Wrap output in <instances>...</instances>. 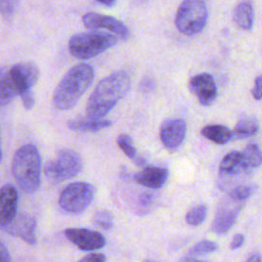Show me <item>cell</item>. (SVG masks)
Masks as SVG:
<instances>
[{
  "label": "cell",
  "instance_id": "1",
  "mask_svg": "<svg viewBox=\"0 0 262 262\" xmlns=\"http://www.w3.org/2000/svg\"><path fill=\"white\" fill-rule=\"evenodd\" d=\"M131 81L124 71L115 72L103 78L88 98L86 114L91 119H102L129 91Z\"/></svg>",
  "mask_w": 262,
  "mask_h": 262
},
{
  "label": "cell",
  "instance_id": "2",
  "mask_svg": "<svg viewBox=\"0 0 262 262\" xmlns=\"http://www.w3.org/2000/svg\"><path fill=\"white\" fill-rule=\"evenodd\" d=\"M94 79V70L88 63H79L71 68L62 77L53 93V105L67 111L76 105L90 87Z\"/></svg>",
  "mask_w": 262,
  "mask_h": 262
},
{
  "label": "cell",
  "instance_id": "3",
  "mask_svg": "<svg viewBox=\"0 0 262 262\" xmlns=\"http://www.w3.org/2000/svg\"><path fill=\"white\" fill-rule=\"evenodd\" d=\"M11 171L23 191L28 193L37 191L41 179V158L37 147L33 144L19 147L13 156Z\"/></svg>",
  "mask_w": 262,
  "mask_h": 262
},
{
  "label": "cell",
  "instance_id": "4",
  "mask_svg": "<svg viewBox=\"0 0 262 262\" xmlns=\"http://www.w3.org/2000/svg\"><path fill=\"white\" fill-rule=\"evenodd\" d=\"M118 42L117 37L100 32L79 33L69 41L70 53L79 59H88L99 55Z\"/></svg>",
  "mask_w": 262,
  "mask_h": 262
},
{
  "label": "cell",
  "instance_id": "5",
  "mask_svg": "<svg viewBox=\"0 0 262 262\" xmlns=\"http://www.w3.org/2000/svg\"><path fill=\"white\" fill-rule=\"evenodd\" d=\"M83 168L81 156L73 149L62 148L54 159L46 163L44 175L51 183H60L76 177Z\"/></svg>",
  "mask_w": 262,
  "mask_h": 262
},
{
  "label": "cell",
  "instance_id": "6",
  "mask_svg": "<svg viewBox=\"0 0 262 262\" xmlns=\"http://www.w3.org/2000/svg\"><path fill=\"white\" fill-rule=\"evenodd\" d=\"M208 9L204 0H183L176 12L175 25L182 34L192 36L206 26Z\"/></svg>",
  "mask_w": 262,
  "mask_h": 262
},
{
  "label": "cell",
  "instance_id": "7",
  "mask_svg": "<svg viewBox=\"0 0 262 262\" xmlns=\"http://www.w3.org/2000/svg\"><path fill=\"white\" fill-rule=\"evenodd\" d=\"M9 74L24 106L27 110H31L35 103L34 95L31 89L39 79V68L32 61L18 62L9 69Z\"/></svg>",
  "mask_w": 262,
  "mask_h": 262
},
{
  "label": "cell",
  "instance_id": "8",
  "mask_svg": "<svg viewBox=\"0 0 262 262\" xmlns=\"http://www.w3.org/2000/svg\"><path fill=\"white\" fill-rule=\"evenodd\" d=\"M95 188L87 182H74L69 184L59 194V206L67 212L79 214L85 211L92 203Z\"/></svg>",
  "mask_w": 262,
  "mask_h": 262
},
{
  "label": "cell",
  "instance_id": "9",
  "mask_svg": "<svg viewBox=\"0 0 262 262\" xmlns=\"http://www.w3.org/2000/svg\"><path fill=\"white\" fill-rule=\"evenodd\" d=\"M36 228L37 222L35 217L27 213L16 214L15 217L6 225L0 227V230L17 236L29 245L36 244Z\"/></svg>",
  "mask_w": 262,
  "mask_h": 262
},
{
  "label": "cell",
  "instance_id": "10",
  "mask_svg": "<svg viewBox=\"0 0 262 262\" xmlns=\"http://www.w3.org/2000/svg\"><path fill=\"white\" fill-rule=\"evenodd\" d=\"M82 20L85 27L90 30H106L116 34L122 39H127L129 37L128 28L121 20L113 16L97 12H88L83 15Z\"/></svg>",
  "mask_w": 262,
  "mask_h": 262
},
{
  "label": "cell",
  "instance_id": "11",
  "mask_svg": "<svg viewBox=\"0 0 262 262\" xmlns=\"http://www.w3.org/2000/svg\"><path fill=\"white\" fill-rule=\"evenodd\" d=\"M64 235L82 251H94L105 246V238L101 233L87 228H68Z\"/></svg>",
  "mask_w": 262,
  "mask_h": 262
},
{
  "label": "cell",
  "instance_id": "12",
  "mask_svg": "<svg viewBox=\"0 0 262 262\" xmlns=\"http://www.w3.org/2000/svg\"><path fill=\"white\" fill-rule=\"evenodd\" d=\"M186 123L182 119H168L160 128V138L164 146L169 150L178 148L185 139Z\"/></svg>",
  "mask_w": 262,
  "mask_h": 262
},
{
  "label": "cell",
  "instance_id": "13",
  "mask_svg": "<svg viewBox=\"0 0 262 262\" xmlns=\"http://www.w3.org/2000/svg\"><path fill=\"white\" fill-rule=\"evenodd\" d=\"M229 200L230 201L221 204L213 220L212 230L217 234L226 233L235 223L236 218L242 211V202L234 201L230 198Z\"/></svg>",
  "mask_w": 262,
  "mask_h": 262
},
{
  "label": "cell",
  "instance_id": "14",
  "mask_svg": "<svg viewBox=\"0 0 262 262\" xmlns=\"http://www.w3.org/2000/svg\"><path fill=\"white\" fill-rule=\"evenodd\" d=\"M189 89L204 106L211 105L217 98L216 83L210 74L203 73L193 76L189 81Z\"/></svg>",
  "mask_w": 262,
  "mask_h": 262
},
{
  "label": "cell",
  "instance_id": "15",
  "mask_svg": "<svg viewBox=\"0 0 262 262\" xmlns=\"http://www.w3.org/2000/svg\"><path fill=\"white\" fill-rule=\"evenodd\" d=\"M18 193L11 184L0 188V227L9 223L17 214Z\"/></svg>",
  "mask_w": 262,
  "mask_h": 262
},
{
  "label": "cell",
  "instance_id": "16",
  "mask_svg": "<svg viewBox=\"0 0 262 262\" xmlns=\"http://www.w3.org/2000/svg\"><path fill=\"white\" fill-rule=\"evenodd\" d=\"M168 179V170L164 167L148 166L134 175V180L146 187L158 189L161 188Z\"/></svg>",
  "mask_w": 262,
  "mask_h": 262
},
{
  "label": "cell",
  "instance_id": "17",
  "mask_svg": "<svg viewBox=\"0 0 262 262\" xmlns=\"http://www.w3.org/2000/svg\"><path fill=\"white\" fill-rule=\"evenodd\" d=\"M248 171L246 168L244 162L242 152L239 151H230L227 154L219 165V172L221 175H224L225 177L231 176V175H239Z\"/></svg>",
  "mask_w": 262,
  "mask_h": 262
},
{
  "label": "cell",
  "instance_id": "18",
  "mask_svg": "<svg viewBox=\"0 0 262 262\" xmlns=\"http://www.w3.org/2000/svg\"><path fill=\"white\" fill-rule=\"evenodd\" d=\"M233 21L235 25L245 31L252 29L254 23V9L249 1L238 3L233 12Z\"/></svg>",
  "mask_w": 262,
  "mask_h": 262
},
{
  "label": "cell",
  "instance_id": "19",
  "mask_svg": "<svg viewBox=\"0 0 262 262\" xmlns=\"http://www.w3.org/2000/svg\"><path fill=\"white\" fill-rule=\"evenodd\" d=\"M112 125V122L104 119H80L70 121L68 123L69 129L76 132H96L105 129Z\"/></svg>",
  "mask_w": 262,
  "mask_h": 262
},
{
  "label": "cell",
  "instance_id": "20",
  "mask_svg": "<svg viewBox=\"0 0 262 262\" xmlns=\"http://www.w3.org/2000/svg\"><path fill=\"white\" fill-rule=\"evenodd\" d=\"M17 95V90L10 77L9 69H0V107L11 102Z\"/></svg>",
  "mask_w": 262,
  "mask_h": 262
},
{
  "label": "cell",
  "instance_id": "21",
  "mask_svg": "<svg viewBox=\"0 0 262 262\" xmlns=\"http://www.w3.org/2000/svg\"><path fill=\"white\" fill-rule=\"evenodd\" d=\"M259 131V124L254 117L246 116L241 118L232 133V139H244L257 134Z\"/></svg>",
  "mask_w": 262,
  "mask_h": 262
},
{
  "label": "cell",
  "instance_id": "22",
  "mask_svg": "<svg viewBox=\"0 0 262 262\" xmlns=\"http://www.w3.org/2000/svg\"><path fill=\"white\" fill-rule=\"evenodd\" d=\"M202 135L207 139L217 143L225 144L232 139L231 131L223 125H208L205 126L202 131Z\"/></svg>",
  "mask_w": 262,
  "mask_h": 262
},
{
  "label": "cell",
  "instance_id": "23",
  "mask_svg": "<svg viewBox=\"0 0 262 262\" xmlns=\"http://www.w3.org/2000/svg\"><path fill=\"white\" fill-rule=\"evenodd\" d=\"M243 162L248 170L255 169L262 164V149L259 145L251 143L242 151Z\"/></svg>",
  "mask_w": 262,
  "mask_h": 262
},
{
  "label": "cell",
  "instance_id": "24",
  "mask_svg": "<svg viewBox=\"0 0 262 262\" xmlns=\"http://www.w3.org/2000/svg\"><path fill=\"white\" fill-rule=\"evenodd\" d=\"M207 207L205 205H198L190 209L185 215V221L191 226H198L204 222L207 217Z\"/></svg>",
  "mask_w": 262,
  "mask_h": 262
},
{
  "label": "cell",
  "instance_id": "25",
  "mask_svg": "<svg viewBox=\"0 0 262 262\" xmlns=\"http://www.w3.org/2000/svg\"><path fill=\"white\" fill-rule=\"evenodd\" d=\"M93 224L103 230H110L114 225L113 214L107 210H99L93 216Z\"/></svg>",
  "mask_w": 262,
  "mask_h": 262
},
{
  "label": "cell",
  "instance_id": "26",
  "mask_svg": "<svg viewBox=\"0 0 262 262\" xmlns=\"http://www.w3.org/2000/svg\"><path fill=\"white\" fill-rule=\"evenodd\" d=\"M218 249V245L212 241H202L194 245L190 251V256H200V255H207L210 253L215 252Z\"/></svg>",
  "mask_w": 262,
  "mask_h": 262
},
{
  "label": "cell",
  "instance_id": "27",
  "mask_svg": "<svg viewBox=\"0 0 262 262\" xmlns=\"http://www.w3.org/2000/svg\"><path fill=\"white\" fill-rule=\"evenodd\" d=\"M255 190L256 186L254 185H238L229 192V198L234 201L244 202L250 198L255 192Z\"/></svg>",
  "mask_w": 262,
  "mask_h": 262
},
{
  "label": "cell",
  "instance_id": "28",
  "mask_svg": "<svg viewBox=\"0 0 262 262\" xmlns=\"http://www.w3.org/2000/svg\"><path fill=\"white\" fill-rule=\"evenodd\" d=\"M118 146L123 150V152L129 157L130 159L135 160L136 159V149L133 146L132 140L129 135L127 134H120L117 138Z\"/></svg>",
  "mask_w": 262,
  "mask_h": 262
},
{
  "label": "cell",
  "instance_id": "29",
  "mask_svg": "<svg viewBox=\"0 0 262 262\" xmlns=\"http://www.w3.org/2000/svg\"><path fill=\"white\" fill-rule=\"evenodd\" d=\"M18 3L19 0H0V13L5 16L12 15L18 6Z\"/></svg>",
  "mask_w": 262,
  "mask_h": 262
},
{
  "label": "cell",
  "instance_id": "30",
  "mask_svg": "<svg viewBox=\"0 0 262 262\" xmlns=\"http://www.w3.org/2000/svg\"><path fill=\"white\" fill-rule=\"evenodd\" d=\"M252 95L256 100L262 99V75L256 78L254 87L252 89Z\"/></svg>",
  "mask_w": 262,
  "mask_h": 262
},
{
  "label": "cell",
  "instance_id": "31",
  "mask_svg": "<svg viewBox=\"0 0 262 262\" xmlns=\"http://www.w3.org/2000/svg\"><path fill=\"white\" fill-rule=\"evenodd\" d=\"M106 258L103 254L100 253H93V254H89L85 257H83L82 259H80L77 262H105Z\"/></svg>",
  "mask_w": 262,
  "mask_h": 262
},
{
  "label": "cell",
  "instance_id": "32",
  "mask_svg": "<svg viewBox=\"0 0 262 262\" xmlns=\"http://www.w3.org/2000/svg\"><path fill=\"white\" fill-rule=\"evenodd\" d=\"M244 242H245V236L242 233L235 234L230 243V249L235 250V249L241 248L244 245Z\"/></svg>",
  "mask_w": 262,
  "mask_h": 262
},
{
  "label": "cell",
  "instance_id": "33",
  "mask_svg": "<svg viewBox=\"0 0 262 262\" xmlns=\"http://www.w3.org/2000/svg\"><path fill=\"white\" fill-rule=\"evenodd\" d=\"M0 262H11L10 254L5 245L0 241Z\"/></svg>",
  "mask_w": 262,
  "mask_h": 262
},
{
  "label": "cell",
  "instance_id": "34",
  "mask_svg": "<svg viewBox=\"0 0 262 262\" xmlns=\"http://www.w3.org/2000/svg\"><path fill=\"white\" fill-rule=\"evenodd\" d=\"M152 85H154V82L151 81V79H148V78H145L141 81L140 83V89L144 92L146 91H150L152 89Z\"/></svg>",
  "mask_w": 262,
  "mask_h": 262
},
{
  "label": "cell",
  "instance_id": "35",
  "mask_svg": "<svg viewBox=\"0 0 262 262\" xmlns=\"http://www.w3.org/2000/svg\"><path fill=\"white\" fill-rule=\"evenodd\" d=\"M247 262H262L261 255L259 253H254V254L250 255V257L248 258Z\"/></svg>",
  "mask_w": 262,
  "mask_h": 262
},
{
  "label": "cell",
  "instance_id": "36",
  "mask_svg": "<svg viewBox=\"0 0 262 262\" xmlns=\"http://www.w3.org/2000/svg\"><path fill=\"white\" fill-rule=\"evenodd\" d=\"M180 262H209V261H203V260H198L191 256H188V257H184L181 259Z\"/></svg>",
  "mask_w": 262,
  "mask_h": 262
},
{
  "label": "cell",
  "instance_id": "37",
  "mask_svg": "<svg viewBox=\"0 0 262 262\" xmlns=\"http://www.w3.org/2000/svg\"><path fill=\"white\" fill-rule=\"evenodd\" d=\"M98 3L105 5V6H113L116 3V0H96Z\"/></svg>",
  "mask_w": 262,
  "mask_h": 262
},
{
  "label": "cell",
  "instance_id": "38",
  "mask_svg": "<svg viewBox=\"0 0 262 262\" xmlns=\"http://www.w3.org/2000/svg\"><path fill=\"white\" fill-rule=\"evenodd\" d=\"M2 161V147H1V139H0V163Z\"/></svg>",
  "mask_w": 262,
  "mask_h": 262
},
{
  "label": "cell",
  "instance_id": "39",
  "mask_svg": "<svg viewBox=\"0 0 262 262\" xmlns=\"http://www.w3.org/2000/svg\"><path fill=\"white\" fill-rule=\"evenodd\" d=\"M144 262H155V261H152V260H146V261H144Z\"/></svg>",
  "mask_w": 262,
  "mask_h": 262
}]
</instances>
